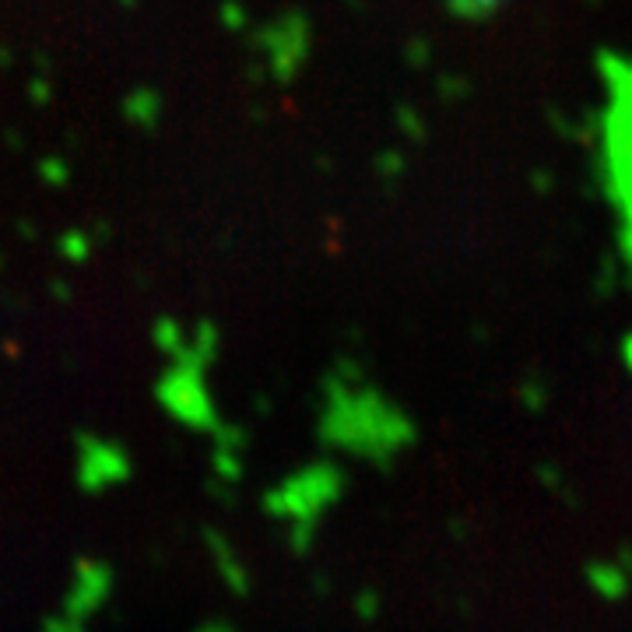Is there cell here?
<instances>
[{"label": "cell", "mask_w": 632, "mask_h": 632, "mask_svg": "<svg viewBox=\"0 0 632 632\" xmlns=\"http://www.w3.org/2000/svg\"><path fill=\"white\" fill-rule=\"evenodd\" d=\"M151 344H155V352L162 355V362L183 358L186 348H190V324L162 316V320H155V327H151Z\"/></svg>", "instance_id": "obj_9"}, {"label": "cell", "mask_w": 632, "mask_h": 632, "mask_svg": "<svg viewBox=\"0 0 632 632\" xmlns=\"http://www.w3.org/2000/svg\"><path fill=\"white\" fill-rule=\"evenodd\" d=\"M120 587L117 566L102 556H77L68 569V580H63V591L57 608L68 611L71 619H82L95 625L109 611Z\"/></svg>", "instance_id": "obj_5"}, {"label": "cell", "mask_w": 632, "mask_h": 632, "mask_svg": "<svg viewBox=\"0 0 632 632\" xmlns=\"http://www.w3.org/2000/svg\"><path fill=\"white\" fill-rule=\"evenodd\" d=\"M457 8H471V11H485V8H493L499 4V0H453Z\"/></svg>", "instance_id": "obj_16"}, {"label": "cell", "mask_w": 632, "mask_h": 632, "mask_svg": "<svg viewBox=\"0 0 632 632\" xmlns=\"http://www.w3.org/2000/svg\"><path fill=\"white\" fill-rule=\"evenodd\" d=\"M583 583L587 591L608 605H619L632 594V556L622 551V556H600L594 562H587L583 569Z\"/></svg>", "instance_id": "obj_8"}, {"label": "cell", "mask_w": 632, "mask_h": 632, "mask_svg": "<svg viewBox=\"0 0 632 632\" xmlns=\"http://www.w3.org/2000/svg\"><path fill=\"white\" fill-rule=\"evenodd\" d=\"M524 408L534 411V415H542V411L548 408V393H545V384H542V379H534V384L524 387Z\"/></svg>", "instance_id": "obj_11"}, {"label": "cell", "mask_w": 632, "mask_h": 632, "mask_svg": "<svg viewBox=\"0 0 632 632\" xmlns=\"http://www.w3.org/2000/svg\"><path fill=\"white\" fill-rule=\"evenodd\" d=\"M619 358H622V366H625V373L632 376V330L622 338V344H619Z\"/></svg>", "instance_id": "obj_15"}, {"label": "cell", "mask_w": 632, "mask_h": 632, "mask_svg": "<svg viewBox=\"0 0 632 632\" xmlns=\"http://www.w3.org/2000/svg\"><path fill=\"white\" fill-rule=\"evenodd\" d=\"M204 559H208L218 587L232 597H250L253 594V566L246 562L243 548L232 542V534L221 527H204L200 531Z\"/></svg>", "instance_id": "obj_6"}, {"label": "cell", "mask_w": 632, "mask_h": 632, "mask_svg": "<svg viewBox=\"0 0 632 632\" xmlns=\"http://www.w3.org/2000/svg\"><path fill=\"white\" fill-rule=\"evenodd\" d=\"M246 461H250V433L243 425L226 422L208 439V474L218 493H235L246 482Z\"/></svg>", "instance_id": "obj_7"}, {"label": "cell", "mask_w": 632, "mask_h": 632, "mask_svg": "<svg viewBox=\"0 0 632 632\" xmlns=\"http://www.w3.org/2000/svg\"><path fill=\"white\" fill-rule=\"evenodd\" d=\"M313 433L327 457L344 464L393 467L415 450L418 422L355 362H338L316 393Z\"/></svg>", "instance_id": "obj_1"}, {"label": "cell", "mask_w": 632, "mask_h": 632, "mask_svg": "<svg viewBox=\"0 0 632 632\" xmlns=\"http://www.w3.org/2000/svg\"><path fill=\"white\" fill-rule=\"evenodd\" d=\"M355 615H358V619L373 622L376 615H379V597H376L373 591H358V594H355Z\"/></svg>", "instance_id": "obj_12"}, {"label": "cell", "mask_w": 632, "mask_h": 632, "mask_svg": "<svg viewBox=\"0 0 632 632\" xmlns=\"http://www.w3.org/2000/svg\"><path fill=\"white\" fill-rule=\"evenodd\" d=\"M63 253H68L71 260H85V253H88V243L82 240V235H71V243L63 246Z\"/></svg>", "instance_id": "obj_14"}, {"label": "cell", "mask_w": 632, "mask_h": 632, "mask_svg": "<svg viewBox=\"0 0 632 632\" xmlns=\"http://www.w3.org/2000/svg\"><path fill=\"white\" fill-rule=\"evenodd\" d=\"M155 408L190 436L211 439L226 425V411L211 387V366L200 358H169L151 387Z\"/></svg>", "instance_id": "obj_3"}, {"label": "cell", "mask_w": 632, "mask_h": 632, "mask_svg": "<svg viewBox=\"0 0 632 632\" xmlns=\"http://www.w3.org/2000/svg\"><path fill=\"white\" fill-rule=\"evenodd\" d=\"M348 493V467L338 457H313L275 478L260 493V510L281 531L295 556H306L320 542L327 516L338 510Z\"/></svg>", "instance_id": "obj_2"}, {"label": "cell", "mask_w": 632, "mask_h": 632, "mask_svg": "<svg viewBox=\"0 0 632 632\" xmlns=\"http://www.w3.org/2000/svg\"><path fill=\"white\" fill-rule=\"evenodd\" d=\"M36 632H92V625L82 622V619H71L68 611L53 608L50 615H42V619H39V629Z\"/></svg>", "instance_id": "obj_10"}, {"label": "cell", "mask_w": 632, "mask_h": 632, "mask_svg": "<svg viewBox=\"0 0 632 632\" xmlns=\"http://www.w3.org/2000/svg\"><path fill=\"white\" fill-rule=\"evenodd\" d=\"M71 478L77 485V493L92 496V499L120 493V488L131 485L134 478V453L126 450V442L117 436L85 429L74 436Z\"/></svg>", "instance_id": "obj_4"}, {"label": "cell", "mask_w": 632, "mask_h": 632, "mask_svg": "<svg viewBox=\"0 0 632 632\" xmlns=\"http://www.w3.org/2000/svg\"><path fill=\"white\" fill-rule=\"evenodd\" d=\"M190 632H243V629L235 625L232 619H221V615H215V619H200Z\"/></svg>", "instance_id": "obj_13"}]
</instances>
